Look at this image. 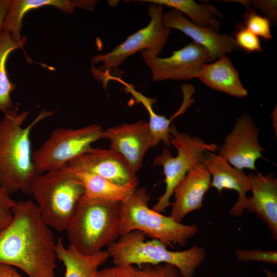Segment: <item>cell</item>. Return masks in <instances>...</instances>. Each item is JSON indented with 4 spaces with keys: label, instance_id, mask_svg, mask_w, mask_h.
Returning <instances> with one entry per match:
<instances>
[{
    "label": "cell",
    "instance_id": "1",
    "mask_svg": "<svg viewBox=\"0 0 277 277\" xmlns=\"http://www.w3.org/2000/svg\"><path fill=\"white\" fill-rule=\"evenodd\" d=\"M12 219L0 231V264L17 267L29 277H56V242L36 204L15 201Z\"/></svg>",
    "mask_w": 277,
    "mask_h": 277
},
{
    "label": "cell",
    "instance_id": "2",
    "mask_svg": "<svg viewBox=\"0 0 277 277\" xmlns=\"http://www.w3.org/2000/svg\"><path fill=\"white\" fill-rule=\"evenodd\" d=\"M29 113L13 109L0 120V186L11 195L18 191L30 194L32 185L39 174L33 161L31 131L53 111L42 110L24 127Z\"/></svg>",
    "mask_w": 277,
    "mask_h": 277
},
{
    "label": "cell",
    "instance_id": "3",
    "mask_svg": "<svg viewBox=\"0 0 277 277\" xmlns=\"http://www.w3.org/2000/svg\"><path fill=\"white\" fill-rule=\"evenodd\" d=\"M146 235L133 230L119 236L107 247L114 265L129 266L168 263L174 265L183 277H193L206 258L204 247L194 245L183 251H171L161 241H146Z\"/></svg>",
    "mask_w": 277,
    "mask_h": 277
},
{
    "label": "cell",
    "instance_id": "4",
    "mask_svg": "<svg viewBox=\"0 0 277 277\" xmlns=\"http://www.w3.org/2000/svg\"><path fill=\"white\" fill-rule=\"evenodd\" d=\"M120 204L83 196L66 230L69 244L82 254L91 255L116 241L120 236Z\"/></svg>",
    "mask_w": 277,
    "mask_h": 277
},
{
    "label": "cell",
    "instance_id": "5",
    "mask_svg": "<svg viewBox=\"0 0 277 277\" xmlns=\"http://www.w3.org/2000/svg\"><path fill=\"white\" fill-rule=\"evenodd\" d=\"M84 192L75 172L62 167L38 174L30 194L45 223L61 232L66 231Z\"/></svg>",
    "mask_w": 277,
    "mask_h": 277
},
{
    "label": "cell",
    "instance_id": "6",
    "mask_svg": "<svg viewBox=\"0 0 277 277\" xmlns=\"http://www.w3.org/2000/svg\"><path fill=\"white\" fill-rule=\"evenodd\" d=\"M149 195L145 187L135 188L120 204V236L138 230L166 246H184L198 231L195 224L184 225L148 207Z\"/></svg>",
    "mask_w": 277,
    "mask_h": 277
},
{
    "label": "cell",
    "instance_id": "7",
    "mask_svg": "<svg viewBox=\"0 0 277 277\" xmlns=\"http://www.w3.org/2000/svg\"><path fill=\"white\" fill-rule=\"evenodd\" d=\"M170 145L177 150L174 157L169 150L164 148L153 161V166H162L165 175V190L151 208L159 213L164 212L171 205L170 198L175 187L185 177L188 171L200 163L207 152L215 153L217 146L208 144L197 136L180 132L173 124L170 126Z\"/></svg>",
    "mask_w": 277,
    "mask_h": 277
},
{
    "label": "cell",
    "instance_id": "8",
    "mask_svg": "<svg viewBox=\"0 0 277 277\" xmlns=\"http://www.w3.org/2000/svg\"><path fill=\"white\" fill-rule=\"evenodd\" d=\"M102 127L88 125L78 129L58 128L34 152L33 161L41 174L60 169L72 160L92 148L95 141L102 139Z\"/></svg>",
    "mask_w": 277,
    "mask_h": 277
},
{
    "label": "cell",
    "instance_id": "9",
    "mask_svg": "<svg viewBox=\"0 0 277 277\" xmlns=\"http://www.w3.org/2000/svg\"><path fill=\"white\" fill-rule=\"evenodd\" d=\"M163 6L150 3L147 9L150 17L148 24L130 35L110 51L93 56L92 64L102 63L104 68L111 69L120 66L129 56L138 51L147 50L159 56L167 43L170 30L162 24Z\"/></svg>",
    "mask_w": 277,
    "mask_h": 277
},
{
    "label": "cell",
    "instance_id": "10",
    "mask_svg": "<svg viewBox=\"0 0 277 277\" xmlns=\"http://www.w3.org/2000/svg\"><path fill=\"white\" fill-rule=\"evenodd\" d=\"M141 53L154 82L199 78L204 65L213 61L209 51L194 42L173 51L167 57H160L147 50Z\"/></svg>",
    "mask_w": 277,
    "mask_h": 277
},
{
    "label": "cell",
    "instance_id": "11",
    "mask_svg": "<svg viewBox=\"0 0 277 277\" xmlns=\"http://www.w3.org/2000/svg\"><path fill=\"white\" fill-rule=\"evenodd\" d=\"M63 167L74 172L93 173L123 187L135 188L139 183L136 172L128 161L121 154L110 149L92 147Z\"/></svg>",
    "mask_w": 277,
    "mask_h": 277
},
{
    "label": "cell",
    "instance_id": "12",
    "mask_svg": "<svg viewBox=\"0 0 277 277\" xmlns=\"http://www.w3.org/2000/svg\"><path fill=\"white\" fill-rule=\"evenodd\" d=\"M259 130L247 113L238 118L223 145L217 148V155L232 166L240 170H256L255 162L263 157L265 149L259 142Z\"/></svg>",
    "mask_w": 277,
    "mask_h": 277
},
{
    "label": "cell",
    "instance_id": "13",
    "mask_svg": "<svg viewBox=\"0 0 277 277\" xmlns=\"http://www.w3.org/2000/svg\"><path fill=\"white\" fill-rule=\"evenodd\" d=\"M102 138L109 140V149L123 155L136 172L142 167L144 157L152 145L148 122L142 120L103 130Z\"/></svg>",
    "mask_w": 277,
    "mask_h": 277
},
{
    "label": "cell",
    "instance_id": "14",
    "mask_svg": "<svg viewBox=\"0 0 277 277\" xmlns=\"http://www.w3.org/2000/svg\"><path fill=\"white\" fill-rule=\"evenodd\" d=\"M202 163L212 176L210 187L214 188L221 194L224 189L233 190L238 193V199L229 212L235 217L241 216L249 200L246 194L251 188L249 176L213 152H207Z\"/></svg>",
    "mask_w": 277,
    "mask_h": 277
},
{
    "label": "cell",
    "instance_id": "15",
    "mask_svg": "<svg viewBox=\"0 0 277 277\" xmlns=\"http://www.w3.org/2000/svg\"><path fill=\"white\" fill-rule=\"evenodd\" d=\"M162 21L165 28L180 30L191 38L193 42L207 48L213 61L238 48L232 35L220 34L211 28L197 26L177 10L172 9L163 13Z\"/></svg>",
    "mask_w": 277,
    "mask_h": 277
},
{
    "label": "cell",
    "instance_id": "16",
    "mask_svg": "<svg viewBox=\"0 0 277 277\" xmlns=\"http://www.w3.org/2000/svg\"><path fill=\"white\" fill-rule=\"evenodd\" d=\"M211 178L202 163L191 169L174 189L170 216L181 223L189 213L200 209L204 196L210 188Z\"/></svg>",
    "mask_w": 277,
    "mask_h": 277
},
{
    "label": "cell",
    "instance_id": "17",
    "mask_svg": "<svg viewBox=\"0 0 277 277\" xmlns=\"http://www.w3.org/2000/svg\"><path fill=\"white\" fill-rule=\"evenodd\" d=\"M252 193L246 210L254 213L267 226L271 237L277 241V179L271 173L248 175Z\"/></svg>",
    "mask_w": 277,
    "mask_h": 277
},
{
    "label": "cell",
    "instance_id": "18",
    "mask_svg": "<svg viewBox=\"0 0 277 277\" xmlns=\"http://www.w3.org/2000/svg\"><path fill=\"white\" fill-rule=\"evenodd\" d=\"M119 81L125 85L124 89L126 91L130 93L136 102L141 103L148 112V124L152 138V147L156 146L161 142L166 146H170L171 123L175 117L184 113L194 102V99L192 96L195 91V87L191 84H184L182 85L183 97L182 103L174 115L170 118H167L164 115L157 114L153 110L152 105L156 102L154 98L146 96L136 90L133 86Z\"/></svg>",
    "mask_w": 277,
    "mask_h": 277
},
{
    "label": "cell",
    "instance_id": "19",
    "mask_svg": "<svg viewBox=\"0 0 277 277\" xmlns=\"http://www.w3.org/2000/svg\"><path fill=\"white\" fill-rule=\"evenodd\" d=\"M199 78L208 87L233 96L242 98L248 94L238 70L226 56L205 64Z\"/></svg>",
    "mask_w": 277,
    "mask_h": 277
},
{
    "label": "cell",
    "instance_id": "20",
    "mask_svg": "<svg viewBox=\"0 0 277 277\" xmlns=\"http://www.w3.org/2000/svg\"><path fill=\"white\" fill-rule=\"evenodd\" d=\"M53 6L64 13L72 14L76 7L78 8V1L69 0H11L1 27V30L9 32L12 38L18 42L22 36L23 18L28 12L45 6Z\"/></svg>",
    "mask_w": 277,
    "mask_h": 277
},
{
    "label": "cell",
    "instance_id": "21",
    "mask_svg": "<svg viewBox=\"0 0 277 277\" xmlns=\"http://www.w3.org/2000/svg\"><path fill=\"white\" fill-rule=\"evenodd\" d=\"M55 251L57 259L65 267L64 277H95L99 267L109 258L106 250L82 254L70 244L65 247L61 238L56 242Z\"/></svg>",
    "mask_w": 277,
    "mask_h": 277
},
{
    "label": "cell",
    "instance_id": "22",
    "mask_svg": "<svg viewBox=\"0 0 277 277\" xmlns=\"http://www.w3.org/2000/svg\"><path fill=\"white\" fill-rule=\"evenodd\" d=\"M134 2L150 3L166 6L186 14L194 24L211 28L217 31L220 30L222 14L215 6L199 4L193 0H136Z\"/></svg>",
    "mask_w": 277,
    "mask_h": 277
},
{
    "label": "cell",
    "instance_id": "23",
    "mask_svg": "<svg viewBox=\"0 0 277 277\" xmlns=\"http://www.w3.org/2000/svg\"><path fill=\"white\" fill-rule=\"evenodd\" d=\"M75 172L84 188L83 197L87 199L121 202L126 199L135 189L117 185L90 172Z\"/></svg>",
    "mask_w": 277,
    "mask_h": 277
},
{
    "label": "cell",
    "instance_id": "24",
    "mask_svg": "<svg viewBox=\"0 0 277 277\" xmlns=\"http://www.w3.org/2000/svg\"><path fill=\"white\" fill-rule=\"evenodd\" d=\"M26 42L25 37L16 42L9 32L0 30V111L4 113L14 108L11 94L16 88L8 78L6 62L9 54L15 50L23 48Z\"/></svg>",
    "mask_w": 277,
    "mask_h": 277
},
{
    "label": "cell",
    "instance_id": "25",
    "mask_svg": "<svg viewBox=\"0 0 277 277\" xmlns=\"http://www.w3.org/2000/svg\"><path fill=\"white\" fill-rule=\"evenodd\" d=\"M243 15V22L240 24L244 28L266 41L272 39L270 21L266 17L258 14L254 8L246 6Z\"/></svg>",
    "mask_w": 277,
    "mask_h": 277
},
{
    "label": "cell",
    "instance_id": "26",
    "mask_svg": "<svg viewBox=\"0 0 277 277\" xmlns=\"http://www.w3.org/2000/svg\"><path fill=\"white\" fill-rule=\"evenodd\" d=\"M136 277H183L174 265L165 263L135 267Z\"/></svg>",
    "mask_w": 277,
    "mask_h": 277
},
{
    "label": "cell",
    "instance_id": "27",
    "mask_svg": "<svg viewBox=\"0 0 277 277\" xmlns=\"http://www.w3.org/2000/svg\"><path fill=\"white\" fill-rule=\"evenodd\" d=\"M237 28L232 35L237 47H240L248 53L263 52V48L258 36L240 24H238Z\"/></svg>",
    "mask_w": 277,
    "mask_h": 277
},
{
    "label": "cell",
    "instance_id": "28",
    "mask_svg": "<svg viewBox=\"0 0 277 277\" xmlns=\"http://www.w3.org/2000/svg\"><path fill=\"white\" fill-rule=\"evenodd\" d=\"M236 259L243 262L258 261L273 265L277 264V251L260 249H238L235 252Z\"/></svg>",
    "mask_w": 277,
    "mask_h": 277
},
{
    "label": "cell",
    "instance_id": "29",
    "mask_svg": "<svg viewBox=\"0 0 277 277\" xmlns=\"http://www.w3.org/2000/svg\"><path fill=\"white\" fill-rule=\"evenodd\" d=\"M15 201L5 189L0 186V231L11 222L13 217L12 209Z\"/></svg>",
    "mask_w": 277,
    "mask_h": 277
},
{
    "label": "cell",
    "instance_id": "30",
    "mask_svg": "<svg viewBox=\"0 0 277 277\" xmlns=\"http://www.w3.org/2000/svg\"><path fill=\"white\" fill-rule=\"evenodd\" d=\"M241 4L245 7L250 6L255 7L262 12L266 18L270 21L276 20L277 5L276 1L272 0H257V1H240Z\"/></svg>",
    "mask_w": 277,
    "mask_h": 277
},
{
    "label": "cell",
    "instance_id": "31",
    "mask_svg": "<svg viewBox=\"0 0 277 277\" xmlns=\"http://www.w3.org/2000/svg\"><path fill=\"white\" fill-rule=\"evenodd\" d=\"M95 277H136L135 267L116 266L98 270Z\"/></svg>",
    "mask_w": 277,
    "mask_h": 277
},
{
    "label": "cell",
    "instance_id": "32",
    "mask_svg": "<svg viewBox=\"0 0 277 277\" xmlns=\"http://www.w3.org/2000/svg\"><path fill=\"white\" fill-rule=\"evenodd\" d=\"M0 277H23L15 269L10 265L0 264Z\"/></svg>",
    "mask_w": 277,
    "mask_h": 277
},
{
    "label": "cell",
    "instance_id": "33",
    "mask_svg": "<svg viewBox=\"0 0 277 277\" xmlns=\"http://www.w3.org/2000/svg\"><path fill=\"white\" fill-rule=\"evenodd\" d=\"M11 3V0H0V30L5 16Z\"/></svg>",
    "mask_w": 277,
    "mask_h": 277
},
{
    "label": "cell",
    "instance_id": "34",
    "mask_svg": "<svg viewBox=\"0 0 277 277\" xmlns=\"http://www.w3.org/2000/svg\"><path fill=\"white\" fill-rule=\"evenodd\" d=\"M263 272L267 277H277L276 273L267 269H263Z\"/></svg>",
    "mask_w": 277,
    "mask_h": 277
}]
</instances>
